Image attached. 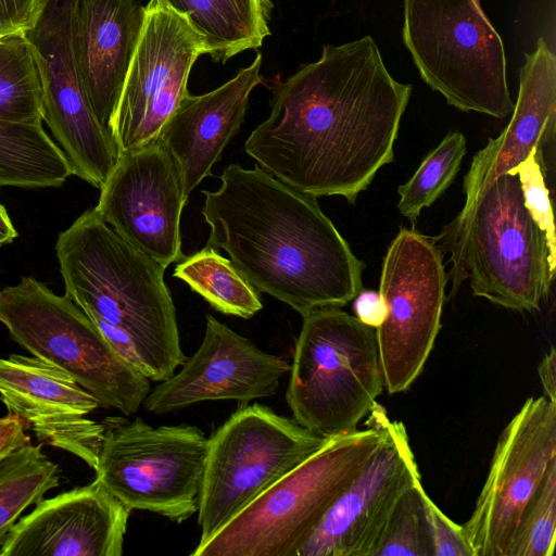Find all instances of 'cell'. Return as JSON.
I'll return each instance as SVG.
<instances>
[{
	"label": "cell",
	"instance_id": "12",
	"mask_svg": "<svg viewBox=\"0 0 556 556\" xmlns=\"http://www.w3.org/2000/svg\"><path fill=\"white\" fill-rule=\"evenodd\" d=\"M76 0H41L24 33L38 64L43 101L42 121L65 154L72 174L100 189L119 151L113 136L97 121L86 97L72 42Z\"/></svg>",
	"mask_w": 556,
	"mask_h": 556
},
{
	"label": "cell",
	"instance_id": "25",
	"mask_svg": "<svg viewBox=\"0 0 556 556\" xmlns=\"http://www.w3.org/2000/svg\"><path fill=\"white\" fill-rule=\"evenodd\" d=\"M173 276L223 314L250 318L263 308L260 292L215 248L206 245L184 256L177 262Z\"/></svg>",
	"mask_w": 556,
	"mask_h": 556
},
{
	"label": "cell",
	"instance_id": "10",
	"mask_svg": "<svg viewBox=\"0 0 556 556\" xmlns=\"http://www.w3.org/2000/svg\"><path fill=\"white\" fill-rule=\"evenodd\" d=\"M96 478L130 510L178 523L199 509L208 438L194 426L109 417Z\"/></svg>",
	"mask_w": 556,
	"mask_h": 556
},
{
	"label": "cell",
	"instance_id": "37",
	"mask_svg": "<svg viewBox=\"0 0 556 556\" xmlns=\"http://www.w3.org/2000/svg\"><path fill=\"white\" fill-rule=\"evenodd\" d=\"M16 237L17 231L12 225L7 210L0 204V245L11 243Z\"/></svg>",
	"mask_w": 556,
	"mask_h": 556
},
{
	"label": "cell",
	"instance_id": "26",
	"mask_svg": "<svg viewBox=\"0 0 556 556\" xmlns=\"http://www.w3.org/2000/svg\"><path fill=\"white\" fill-rule=\"evenodd\" d=\"M60 484V468L28 443L0 458V547L21 514Z\"/></svg>",
	"mask_w": 556,
	"mask_h": 556
},
{
	"label": "cell",
	"instance_id": "20",
	"mask_svg": "<svg viewBox=\"0 0 556 556\" xmlns=\"http://www.w3.org/2000/svg\"><path fill=\"white\" fill-rule=\"evenodd\" d=\"M146 20L137 0H76L72 42L79 77L99 124L112 126Z\"/></svg>",
	"mask_w": 556,
	"mask_h": 556
},
{
	"label": "cell",
	"instance_id": "5",
	"mask_svg": "<svg viewBox=\"0 0 556 556\" xmlns=\"http://www.w3.org/2000/svg\"><path fill=\"white\" fill-rule=\"evenodd\" d=\"M387 417L377 402L366 429L329 439L190 555L296 556L383 441Z\"/></svg>",
	"mask_w": 556,
	"mask_h": 556
},
{
	"label": "cell",
	"instance_id": "31",
	"mask_svg": "<svg viewBox=\"0 0 556 556\" xmlns=\"http://www.w3.org/2000/svg\"><path fill=\"white\" fill-rule=\"evenodd\" d=\"M541 150L533 148L529 155L508 174L517 175L522 191L523 203L533 222L543 231L549 265L556 268V233L549 191L544 181V174L539 157Z\"/></svg>",
	"mask_w": 556,
	"mask_h": 556
},
{
	"label": "cell",
	"instance_id": "4",
	"mask_svg": "<svg viewBox=\"0 0 556 556\" xmlns=\"http://www.w3.org/2000/svg\"><path fill=\"white\" fill-rule=\"evenodd\" d=\"M432 242L450 254V296L468 279L473 295L533 312L549 293L555 271L546 239L525 206L517 175L498 176Z\"/></svg>",
	"mask_w": 556,
	"mask_h": 556
},
{
	"label": "cell",
	"instance_id": "16",
	"mask_svg": "<svg viewBox=\"0 0 556 556\" xmlns=\"http://www.w3.org/2000/svg\"><path fill=\"white\" fill-rule=\"evenodd\" d=\"M420 478L403 422L387 417L383 441L296 556H374L399 498Z\"/></svg>",
	"mask_w": 556,
	"mask_h": 556
},
{
	"label": "cell",
	"instance_id": "8",
	"mask_svg": "<svg viewBox=\"0 0 556 556\" xmlns=\"http://www.w3.org/2000/svg\"><path fill=\"white\" fill-rule=\"evenodd\" d=\"M403 2V40L431 89L460 111L508 116L505 50L480 0Z\"/></svg>",
	"mask_w": 556,
	"mask_h": 556
},
{
	"label": "cell",
	"instance_id": "35",
	"mask_svg": "<svg viewBox=\"0 0 556 556\" xmlns=\"http://www.w3.org/2000/svg\"><path fill=\"white\" fill-rule=\"evenodd\" d=\"M30 443L24 421L12 414L0 417V458Z\"/></svg>",
	"mask_w": 556,
	"mask_h": 556
},
{
	"label": "cell",
	"instance_id": "17",
	"mask_svg": "<svg viewBox=\"0 0 556 556\" xmlns=\"http://www.w3.org/2000/svg\"><path fill=\"white\" fill-rule=\"evenodd\" d=\"M289 363L266 353L228 326L206 316L199 349L178 372L150 390L142 406L151 414H167L208 401H237L271 396Z\"/></svg>",
	"mask_w": 556,
	"mask_h": 556
},
{
	"label": "cell",
	"instance_id": "19",
	"mask_svg": "<svg viewBox=\"0 0 556 556\" xmlns=\"http://www.w3.org/2000/svg\"><path fill=\"white\" fill-rule=\"evenodd\" d=\"M130 511L96 478L38 501L13 526L0 556H121Z\"/></svg>",
	"mask_w": 556,
	"mask_h": 556
},
{
	"label": "cell",
	"instance_id": "30",
	"mask_svg": "<svg viewBox=\"0 0 556 556\" xmlns=\"http://www.w3.org/2000/svg\"><path fill=\"white\" fill-rule=\"evenodd\" d=\"M556 525V458L527 503L508 556H553Z\"/></svg>",
	"mask_w": 556,
	"mask_h": 556
},
{
	"label": "cell",
	"instance_id": "27",
	"mask_svg": "<svg viewBox=\"0 0 556 556\" xmlns=\"http://www.w3.org/2000/svg\"><path fill=\"white\" fill-rule=\"evenodd\" d=\"M42 86L24 33L0 36V121L42 124Z\"/></svg>",
	"mask_w": 556,
	"mask_h": 556
},
{
	"label": "cell",
	"instance_id": "21",
	"mask_svg": "<svg viewBox=\"0 0 556 556\" xmlns=\"http://www.w3.org/2000/svg\"><path fill=\"white\" fill-rule=\"evenodd\" d=\"M262 55L218 88L201 94L189 92L162 129L159 139L176 161L189 195L212 176L226 146L239 131L251 91L261 81Z\"/></svg>",
	"mask_w": 556,
	"mask_h": 556
},
{
	"label": "cell",
	"instance_id": "1",
	"mask_svg": "<svg viewBox=\"0 0 556 556\" xmlns=\"http://www.w3.org/2000/svg\"><path fill=\"white\" fill-rule=\"evenodd\" d=\"M410 91L390 75L370 36L325 45L319 60L275 86L270 114L244 151L303 193L354 203L393 161Z\"/></svg>",
	"mask_w": 556,
	"mask_h": 556
},
{
	"label": "cell",
	"instance_id": "18",
	"mask_svg": "<svg viewBox=\"0 0 556 556\" xmlns=\"http://www.w3.org/2000/svg\"><path fill=\"white\" fill-rule=\"evenodd\" d=\"M0 399L39 441L96 469L105 427L86 416L100 405L65 370L36 356L0 357Z\"/></svg>",
	"mask_w": 556,
	"mask_h": 556
},
{
	"label": "cell",
	"instance_id": "24",
	"mask_svg": "<svg viewBox=\"0 0 556 556\" xmlns=\"http://www.w3.org/2000/svg\"><path fill=\"white\" fill-rule=\"evenodd\" d=\"M71 165L42 124L0 121V187H60Z\"/></svg>",
	"mask_w": 556,
	"mask_h": 556
},
{
	"label": "cell",
	"instance_id": "11",
	"mask_svg": "<svg viewBox=\"0 0 556 556\" xmlns=\"http://www.w3.org/2000/svg\"><path fill=\"white\" fill-rule=\"evenodd\" d=\"M446 282L442 252L402 227L383 260L379 293L387 316L375 329L388 393L406 391L421 374L441 328Z\"/></svg>",
	"mask_w": 556,
	"mask_h": 556
},
{
	"label": "cell",
	"instance_id": "22",
	"mask_svg": "<svg viewBox=\"0 0 556 556\" xmlns=\"http://www.w3.org/2000/svg\"><path fill=\"white\" fill-rule=\"evenodd\" d=\"M513 116L494 139L479 150L464 177L465 205L498 176L521 163L533 148L553 139L556 118V58L543 38L526 53Z\"/></svg>",
	"mask_w": 556,
	"mask_h": 556
},
{
	"label": "cell",
	"instance_id": "6",
	"mask_svg": "<svg viewBox=\"0 0 556 556\" xmlns=\"http://www.w3.org/2000/svg\"><path fill=\"white\" fill-rule=\"evenodd\" d=\"M286 392L293 419L324 439L356 429L383 390L375 328L341 308L303 316Z\"/></svg>",
	"mask_w": 556,
	"mask_h": 556
},
{
	"label": "cell",
	"instance_id": "7",
	"mask_svg": "<svg viewBox=\"0 0 556 556\" xmlns=\"http://www.w3.org/2000/svg\"><path fill=\"white\" fill-rule=\"evenodd\" d=\"M0 323L16 343L65 370L102 407L130 416L151 390L150 380L112 349L73 300L34 277L0 290Z\"/></svg>",
	"mask_w": 556,
	"mask_h": 556
},
{
	"label": "cell",
	"instance_id": "14",
	"mask_svg": "<svg viewBox=\"0 0 556 556\" xmlns=\"http://www.w3.org/2000/svg\"><path fill=\"white\" fill-rule=\"evenodd\" d=\"M201 54L203 43L189 23L150 0L112 126L119 154L159 139L188 93L189 74Z\"/></svg>",
	"mask_w": 556,
	"mask_h": 556
},
{
	"label": "cell",
	"instance_id": "29",
	"mask_svg": "<svg viewBox=\"0 0 556 556\" xmlns=\"http://www.w3.org/2000/svg\"><path fill=\"white\" fill-rule=\"evenodd\" d=\"M421 479L399 498L374 556H433Z\"/></svg>",
	"mask_w": 556,
	"mask_h": 556
},
{
	"label": "cell",
	"instance_id": "9",
	"mask_svg": "<svg viewBox=\"0 0 556 556\" xmlns=\"http://www.w3.org/2000/svg\"><path fill=\"white\" fill-rule=\"evenodd\" d=\"M329 439L262 404L242 405L208 438L197 545Z\"/></svg>",
	"mask_w": 556,
	"mask_h": 556
},
{
	"label": "cell",
	"instance_id": "15",
	"mask_svg": "<svg viewBox=\"0 0 556 556\" xmlns=\"http://www.w3.org/2000/svg\"><path fill=\"white\" fill-rule=\"evenodd\" d=\"M188 197L176 161L157 139L119 154L94 207L126 242L166 268L184 258L180 218Z\"/></svg>",
	"mask_w": 556,
	"mask_h": 556
},
{
	"label": "cell",
	"instance_id": "23",
	"mask_svg": "<svg viewBox=\"0 0 556 556\" xmlns=\"http://www.w3.org/2000/svg\"><path fill=\"white\" fill-rule=\"evenodd\" d=\"M181 15L200 37L205 54L226 62L262 46L269 35L268 0H157Z\"/></svg>",
	"mask_w": 556,
	"mask_h": 556
},
{
	"label": "cell",
	"instance_id": "33",
	"mask_svg": "<svg viewBox=\"0 0 556 556\" xmlns=\"http://www.w3.org/2000/svg\"><path fill=\"white\" fill-rule=\"evenodd\" d=\"M41 0H0V36L23 33L30 27Z\"/></svg>",
	"mask_w": 556,
	"mask_h": 556
},
{
	"label": "cell",
	"instance_id": "28",
	"mask_svg": "<svg viewBox=\"0 0 556 556\" xmlns=\"http://www.w3.org/2000/svg\"><path fill=\"white\" fill-rule=\"evenodd\" d=\"M466 154V138L451 131L425 159L414 175L397 189L399 212L415 224L420 212L429 207L452 184Z\"/></svg>",
	"mask_w": 556,
	"mask_h": 556
},
{
	"label": "cell",
	"instance_id": "3",
	"mask_svg": "<svg viewBox=\"0 0 556 556\" xmlns=\"http://www.w3.org/2000/svg\"><path fill=\"white\" fill-rule=\"evenodd\" d=\"M55 252L65 294L90 319L132 340L149 380L170 377L187 356L165 268L118 236L96 207L59 235Z\"/></svg>",
	"mask_w": 556,
	"mask_h": 556
},
{
	"label": "cell",
	"instance_id": "36",
	"mask_svg": "<svg viewBox=\"0 0 556 556\" xmlns=\"http://www.w3.org/2000/svg\"><path fill=\"white\" fill-rule=\"evenodd\" d=\"M538 372L544 396L556 402V351L554 346H551L548 353L540 362Z\"/></svg>",
	"mask_w": 556,
	"mask_h": 556
},
{
	"label": "cell",
	"instance_id": "34",
	"mask_svg": "<svg viewBox=\"0 0 556 556\" xmlns=\"http://www.w3.org/2000/svg\"><path fill=\"white\" fill-rule=\"evenodd\" d=\"M353 308L358 320L375 329L387 316V306L379 291L362 289L354 298Z\"/></svg>",
	"mask_w": 556,
	"mask_h": 556
},
{
	"label": "cell",
	"instance_id": "13",
	"mask_svg": "<svg viewBox=\"0 0 556 556\" xmlns=\"http://www.w3.org/2000/svg\"><path fill=\"white\" fill-rule=\"evenodd\" d=\"M556 458V402L529 397L497 440L488 476L462 525L472 556H508L520 516Z\"/></svg>",
	"mask_w": 556,
	"mask_h": 556
},
{
	"label": "cell",
	"instance_id": "2",
	"mask_svg": "<svg viewBox=\"0 0 556 556\" xmlns=\"http://www.w3.org/2000/svg\"><path fill=\"white\" fill-rule=\"evenodd\" d=\"M220 187L203 190L208 247L224 250L260 293L305 316L341 308L363 289L364 263L316 198L255 165L226 166Z\"/></svg>",
	"mask_w": 556,
	"mask_h": 556
},
{
	"label": "cell",
	"instance_id": "32",
	"mask_svg": "<svg viewBox=\"0 0 556 556\" xmlns=\"http://www.w3.org/2000/svg\"><path fill=\"white\" fill-rule=\"evenodd\" d=\"M425 505L428 516L433 556H472L471 549L464 536L462 525L452 521L425 494Z\"/></svg>",
	"mask_w": 556,
	"mask_h": 556
}]
</instances>
